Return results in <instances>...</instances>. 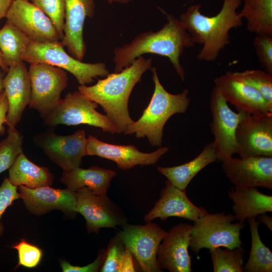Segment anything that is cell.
I'll return each mask as SVG.
<instances>
[{
	"mask_svg": "<svg viewBox=\"0 0 272 272\" xmlns=\"http://www.w3.org/2000/svg\"><path fill=\"white\" fill-rule=\"evenodd\" d=\"M159 9L166 15L167 22L157 31L141 33L130 43L115 47L113 51L114 72H119L138 57L151 53L167 57L181 80L185 82V72L180 57L185 48L195 44L179 19Z\"/></svg>",
	"mask_w": 272,
	"mask_h": 272,
	"instance_id": "obj_1",
	"label": "cell"
},
{
	"mask_svg": "<svg viewBox=\"0 0 272 272\" xmlns=\"http://www.w3.org/2000/svg\"><path fill=\"white\" fill-rule=\"evenodd\" d=\"M152 64L151 58L146 59L140 56L120 72L109 73L94 85H80L78 90L102 107L107 117L116 126L117 133H124L134 122L128 111L129 96L143 75L152 69Z\"/></svg>",
	"mask_w": 272,
	"mask_h": 272,
	"instance_id": "obj_2",
	"label": "cell"
},
{
	"mask_svg": "<svg viewBox=\"0 0 272 272\" xmlns=\"http://www.w3.org/2000/svg\"><path fill=\"white\" fill-rule=\"evenodd\" d=\"M241 4V0H223L220 12L210 17L200 13V4L192 5L180 15L179 19L194 43L202 45L196 55L197 59L214 61L230 43V31L243 25V18L237 12Z\"/></svg>",
	"mask_w": 272,
	"mask_h": 272,
	"instance_id": "obj_3",
	"label": "cell"
},
{
	"mask_svg": "<svg viewBox=\"0 0 272 272\" xmlns=\"http://www.w3.org/2000/svg\"><path fill=\"white\" fill-rule=\"evenodd\" d=\"M151 70L155 88L150 102L141 117L124 134H134L138 138L147 137L152 146L160 147L166 122L174 114L185 113L190 100L188 89L177 94L167 92L159 81L156 69Z\"/></svg>",
	"mask_w": 272,
	"mask_h": 272,
	"instance_id": "obj_4",
	"label": "cell"
},
{
	"mask_svg": "<svg viewBox=\"0 0 272 272\" xmlns=\"http://www.w3.org/2000/svg\"><path fill=\"white\" fill-rule=\"evenodd\" d=\"M236 220L234 215L207 213L193 222L190 232L189 247L197 256L202 248L217 247L233 249L242 244L240 232L244 222L232 223Z\"/></svg>",
	"mask_w": 272,
	"mask_h": 272,
	"instance_id": "obj_5",
	"label": "cell"
},
{
	"mask_svg": "<svg viewBox=\"0 0 272 272\" xmlns=\"http://www.w3.org/2000/svg\"><path fill=\"white\" fill-rule=\"evenodd\" d=\"M23 61L30 63H43L63 69L71 73L80 85H87L97 77H105L109 73L102 62L86 63L67 53L61 41L47 43L32 42Z\"/></svg>",
	"mask_w": 272,
	"mask_h": 272,
	"instance_id": "obj_6",
	"label": "cell"
},
{
	"mask_svg": "<svg viewBox=\"0 0 272 272\" xmlns=\"http://www.w3.org/2000/svg\"><path fill=\"white\" fill-rule=\"evenodd\" d=\"M98 106L79 90L70 92L52 110L42 117L43 123L52 127L58 124H87L100 128L104 132L117 133L116 126L107 116L96 110Z\"/></svg>",
	"mask_w": 272,
	"mask_h": 272,
	"instance_id": "obj_7",
	"label": "cell"
},
{
	"mask_svg": "<svg viewBox=\"0 0 272 272\" xmlns=\"http://www.w3.org/2000/svg\"><path fill=\"white\" fill-rule=\"evenodd\" d=\"M28 73L31 93L29 107L43 117L61 101V93L67 86L65 71L43 63H30Z\"/></svg>",
	"mask_w": 272,
	"mask_h": 272,
	"instance_id": "obj_8",
	"label": "cell"
},
{
	"mask_svg": "<svg viewBox=\"0 0 272 272\" xmlns=\"http://www.w3.org/2000/svg\"><path fill=\"white\" fill-rule=\"evenodd\" d=\"M117 235L137 260L144 272H160L157 254L159 246L167 234L160 226L147 222L145 225L122 226Z\"/></svg>",
	"mask_w": 272,
	"mask_h": 272,
	"instance_id": "obj_9",
	"label": "cell"
},
{
	"mask_svg": "<svg viewBox=\"0 0 272 272\" xmlns=\"http://www.w3.org/2000/svg\"><path fill=\"white\" fill-rule=\"evenodd\" d=\"M50 127L33 138L34 144L63 170L79 167L87 155V138L83 129L72 134L58 135Z\"/></svg>",
	"mask_w": 272,
	"mask_h": 272,
	"instance_id": "obj_10",
	"label": "cell"
},
{
	"mask_svg": "<svg viewBox=\"0 0 272 272\" xmlns=\"http://www.w3.org/2000/svg\"><path fill=\"white\" fill-rule=\"evenodd\" d=\"M210 107L213 142L218 161L222 162L237 154L235 131L239 122L247 113L233 111L215 87L211 94Z\"/></svg>",
	"mask_w": 272,
	"mask_h": 272,
	"instance_id": "obj_11",
	"label": "cell"
},
{
	"mask_svg": "<svg viewBox=\"0 0 272 272\" xmlns=\"http://www.w3.org/2000/svg\"><path fill=\"white\" fill-rule=\"evenodd\" d=\"M240 157H272V113L246 114L235 131Z\"/></svg>",
	"mask_w": 272,
	"mask_h": 272,
	"instance_id": "obj_12",
	"label": "cell"
},
{
	"mask_svg": "<svg viewBox=\"0 0 272 272\" xmlns=\"http://www.w3.org/2000/svg\"><path fill=\"white\" fill-rule=\"evenodd\" d=\"M76 212L86 219L88 233L102 228H114L126 224V219L106 194L97 195L87 187L75 191Z\"/></svg>",
	"mask_w": 272,
	"mask_h": 272,
	"instance_id": "obj_13",
	"label": "cell"
},
{
	"mask_svg": "<svg viewBox=\"0 0 272 272\" xmlns=\"http://www.w3.org/2000/svg\"><path fill=\"white\" fill-rule=\"evenodd\" d=\"M6 18L32 42L61 40L51 20L30 1L14 0Z\"/></svg>",
	"mask_w": 272,
	"mask_h": 272,
	"instance_id": "obj_14",
	"label": "cell"
},
{
	"mask_svg": "<svg viewBox=\"0 0 272 272\" xmlns=\"http://www.w3.org/2000/svg\"><path fill=\"white\" fill-rule=\"evenodd\" d=\"M214 83L227 102L233 105L238 111L252 115L272 113V104L234 72H226L215 78Z\"/></svg>",
	"mask_w": 272,
	"mask_h": 272,
	"instance_id": "obj_15",
	"label": "cell"
},
{
	"mask_svg": "<svg viewBox=\"0 0 272 272\" xmlns=\"http://www.w3.org/2000/svg\"><path fill=\"white\" fill-rule=\"evenodd\" d=\"M222 163L223 171L235 187L272 189V157H232Z\"/></svg>",
	"mask_w": 272,
	"mask_h": 272,
	"instance_id": "obj_16",
	"label": "cell"
},
{
	"mask_svg": "<svg viewBox=\"0 0 272 272\" xmlns=\"http://www.w3.org/2000/svg\"><path fill=\"white\" fill-rule=\"evenodd\" d=\"M192 225L180 223L173 226L160 243L157 254L159 268L170 272H191L188 252Z\"/></svg>",
	"mask_w": 272,
	"mask_h": 272,
	"instance_id": "obj_17",
	"label": "cell"
},
{
	"mask_svg": "<svg viewBox=\"0 0 272 272\" xmlns=\"http://www.w3.org/2000/svg\"><path fill=\"white\" fill-rule=\"evenodd\" d=\"M87 155L97 156L115 162L120 169L127 170L137 165L156 163L169 151L160 147L151 153L140 152L133 145H117L103 142L93 135L87 138Z\"/></svg>",
	"mask_w": 272,
	"mask_h": 272,
	"instance_id": "obj_18",
	"label": "cell"
},
{
	"mask_svg": "<svg viewBox=\"0 0 272 272\" xmlns=\"http://www.w3.org/2000/svg\"><path fill=\"white\" fill-rule=\"evenodd\" d=\"M65 12L63 36L61 43L70 54L83 61L86 52L84 27L87 18L94 16V0H65Z\"/></svg>",
	"mask_w": 272,
	"mask_h": 272,
	"instance_id": "obj_19",
	"label": "cell"
},
{
	"mask_svg": "<svg viewBox=\"0 0 272 272\" xmlns=\"http://www.w3.org/2000/svg\"><path fill=\"white\" fill-rule=\"evenodd\" d=\"M159 199L145 216L147 222L159 218L165 220L171 217L183 218L194 222L208 213L206 209L198 207L188 198L186 190H181L167 180Z\"/></svg>",
	"mask_w": 272,
	"mask_h": 272,
	"instance_id": "obj_20",
	"label": "cell"
},
{
	"mask_svg": "<svg viewBox=\"0 0 272 272\" xmlns=\"http://www.w3.org/2000/svg\"><path fill=\"white\" fill-rule=\"evenodd\" d=\"M18 189L26 208L34 215H43L54 210L67 214L76 213L75 192L67 188L56 189L49 186L29 188L21 185Z\"/></svg>",
	"mask_w": 272,
	"mask_h": 272,
	"instance_id": "obj_21",
	"label": "cell"
},
{
	"mask_svg": "<svg viewBox=\"0 0 272 272\" xmlns=\"http://www.w3.org/2000/svg\"><path fill=\"white\" fill-rule=\"evenodd\" d=\"M3 81L4 91L8 101L6 123L9 127H15L23 113L29 105L31 93L28 70L24 61L9 67Z\"/></svg>",
	"mask_w": 272,
	"mask_h": 272,
	"instance_id": "obj_22",
	"label": "cell"
},
{
	"mask_svg": "<svg viewBox=\"0 0 272 272\" xmlns=\"http://www.w3.org/2000/svg\"><path fill=\"white\" fill-rule=\"evenodd\" d=\"M228 196L232 200L234 215L238 222L272 212L271 195L260 192L257 187L232 188Z\"/></svg>",
	"mask_w": 272,
	"mask_h": 272,
	"instance_id": "obj_23",
	"label": "cell"
},
{
	"mask_svg": "<svg viewBox=\"0 0 272 272\" xmlns=\"http://www.w3.org/2000/svg\"><path fill=\"white\" fill-rule=\"evenodd\" d=\"M116 175L114 171L97 166L84 169L77 167L62 172L60 181L75 192L87 187L97 195L106 194L111 180Z\"/></svg>",
	"mask_w": 272,
	"mask_h": 272,
	"instance_id": "obj_24",
	"label": "cell"
},
{
	"mask_svg": "<svg viewBox=\"0 0 272 272\" xmlns=\"http://www.w3.org/2000/svg\"><path fill=\"white\" fill-rule=\"evenodd\" d=\"M217 160L218 158L213 141L205 145L200 154L192 160L173 167H158L157 170L175 187L185 190L191 180L200 170Z\"/></svg>",
	"mask_w": 272,
	"mask_h": 272,
	"instance_id": "obj_25",
	"label": "cell"
},
{
	"mask_svg": "<svg viewBox=\"0 0 272 272\" xmlns=\"http://www.w3.org/2000/svg\"><path fill=\"white\" fill-rule=\"evenodd\" d=\"M9 181L13 185L36 188L49 186L54 177L48 168L36 165L25 155L20 154L9 169Z\"/></svg>",
	"mask_w": 272,
	"mask_h": 272,
	"instance_id": "obj_26",
	"label": "cell"
},
{
	"mask_svg": "<svg viewBox=\"0 0 272 272\" xmlns=\"http://www.w3.org/2000/svg\"><path fill=\"white\" fill-rule=\"evenodd\" d=\"M32 42L19 29L7 20L0 29V51L9 67L24 61V56Z\"/></svg>",
	"mask_w": 272,
	"mask_h": 272,
	"instance_id": "obj_27",
	"label": "cell"
},
{
	"mask_svg": "<svg viewBox=\"0 0 272 272\" xmlns=\"http://www.w3.org/2000/svg\"><path fill=\"white\" fill-rule=\"evenodd\" d=\"M239 13L247 20L248 31L256 35H272V0H243Z\"/></svg>",
	"mask_w": 272,
	"mask_h": 272,
	"instance_id": "obj_28",
	"label": "cell"
},
{
	"mask_svg": "<svg viewBox=\"0 0 272 272\" xmlns=\"http://www.w3.org/2000/svg\"><path fill=\"white\" fill-rule=\"evenodd\" d=\"M251 237L249 258L243 266L245 272H271L272 252L261 241L258 232L259 222L256 218L248 219Z\"/></svg>",
	"mask_w": 272,
	"mask_h": 272,
	"instance_id": "obj_29",
	"label": "cell"
},
{
	"mask_svg": "<svg viewBox=\"0 0 272 272\" xmlns=\"http://www.w3.org/2000/svg\"><path fill=\"white\" fill-rule=\"evenodd\" d=\"M244 249L241 245L233 249L217 247L210 249L214 272H243Z\"/></svg>",
	"mask_w": 272,
	"mask_h": 272,
	"instance_id": "obj_30",
	"label": "cell"
},
{
	"mask_svg": "<svg viewBox=\"0 0 272 272\" xmlns=\"http://www.w3.org/2000/svg\"><path fill=\"white\" fill-rule=\"evenodd\" d=\"M7 137L0 141V174L9 169L23 152V137L15 127H9Z\"/></svg>",
	"mask_w": 272,
	"mask_h": 272,
	"instance_id": "obj_31",
	"label": "cell"
},
{
	"mask_svg": "<svg viewBox=\"0 0 272 272\" xmlns=\"http://www.w3.org/2000/svg\"><path fill=\"white\" fill-rule=\"evenodd\" d=\"M244 82L258 91L272 104V75L260 70H246L234 72Z\"/></svg>",
	"mask_w": 272,
	"mask_h": 272,
	"instance_id": "obj_32",
	"label": "cell"
},
{
	"mask_svg": "<svg viewBox=\"0 0 272 272\" xmlns=\"http://www.w3.org/2000/svg\"><path fill=\"white\" fill-rule=\"evenodd\" d=\"M30 1L51 20L62 39L65 20V0H30Z\"/></svg>",
	"mask_w": 272,
	"mask_h": 272,
	"instance_id": "obj_33",
	"label": "cell"
},
{
	"mask_svg": "<svg viewBox=\"0 0 272 272\" xmlns=\"http://www.w3.org/2000/svg\"><path fill=\"white\" fill-rule=\"evenodd\" d=\"M18 252V263L16 268L19 266L31 268L36 267L40 262L43 251L39 247L32 244L25 239L12 246Z\"/></svg>",
	"mask_w": 272,
	"mask_h": 272,
	"instance_id": "obj_34",
	"label": "cell"
},
{
	"mask_svg": "<svg viewBox=\"0 0 272 272\" xmlns=\"http://www.w3.org/2000/svg\"><path fill=\"white\" fill-rule=\"evenodd\" d=\"M125 249L124 244L117 235L111 240L106 250L105 258L100 271L118 272Z\"/></svg>",
	"mask_w": 272,
	"mask_h": 272,
	"instance_id": "obj_35",
	"label": "cell"
},
{
	"mask_svg": "<svg viewBox=\"0 0 272 272\" xmlns=\"http://www.w3.org/2000/svg\"><path fill=\"white\" fill-rule=\"evenodd\" d=\"M253 45L261 65L272 75V35H256Z\"/></svg>",
	"mask_w": 272,
	"mask_h": 272,
	"instance_id": "obj_36",
	"label": "cell"
},
{
	"mask_svg": "<svg viewBox=\"0 0 272 272\" xmlns=\"http://www.w3.org/2000/svg\"><path fill=\"white\" fill-rule=\"evenodd\" d=\"M20 198L21 195L18 191V186L11 183L8 178H5L0 186V237L4 230L1 223V218L6 209Z\"/></svg>",
	"mask_w": 272,
	"mask_h": 272,
	"instance_id": "obj_37",
	"label": "cell"
},
{
	"mask_svg": "<svg viewBox=\"0 0 272 272\" xmlns=\"http://www.w3.org/2000/svg\"><path fill=\"white\" fill-rule=\"evenodd\" d=\"M106 250L101 251L96 259L85 266L73 265L64 260L60 262V266L63 272H96L102 266L105 258Z\"/></svg>",
	"mask_w": 272,
	"mask_h": 272,
	"instance_id": "obj_38",
	"label": "cell"
},
{
	"mask_svg": "<svg viewBox=\"0 0 272 272\" xmlns=\"http://www.w3.org/2000/svg\"><path fill=\"white\" fill-rule=\"evenodd\" d=\"M135 271L133 261V255L131 252L125 248L118 272H133Z\"/></svg>",
	"mask_w": 272,
	"mask_h": 272,
	"instance_id": "obj_39",
	"label": "cell"
},
{
	"mask_svg": "<svg viewBox=\"0 0 272 272\" xmlns=\"http://www.w3.org/2000/svg\"><path fill=\"white\" fill-rule=\"evenodd\" d=\"M8 110V101L3 91L0 93V134H3L5 132L4 124L6 123Z\"/></svg>",
	"mask_w": 272,
	"mask_h": 272,
	"instance_id": "obj_40",
	"label": "cell"
},
{
	"mask_svg": "<svg viewBox=\"0 0 272 272\" xmlns=\"http://www.w3.org/2000/svg\"><path fill=\"white\" fill-rule=\"evenodd\" d=\"M14 0H0V20L6 18Z\"/></svg>",
	"mask_w": 272,
	"mask_h": 272,
	"instance_id": "obj_41",
	"label": "cell"
},
{
	"mask_svg": "<svg viewBox=\"0 0 272 272\" xmlns=\"http://www.w3.org/2000/svg\"><path fill=\"white\" fill-rule=\"evenodd\" d=\"M258 219L260 222L264 224L267 228L272 231V218L268 215L266 213L258 215Z\"/></svg>",
	"mask_w": 272,
	"mask_h": 272,
	"instance_id": "obj_42",
	"label": "cell"
},
{
	"mask_svg": "<svg viewBox=\"0 0 272 272\" xmlns=\"http://www.w3.org/2000/svg\"><path fill=\"white\" fill-rule=\"evenodd\" d=\"M0 67L5 72H7L9 67L6 64L4 59L2 53L0 51Z\"/></svg>",
	"mask_w": 272,
	"mask_h": 272,
	"instance_id": "obj_43",
	"label": "cell"
},
{
	"mask_svg": "<svg viewBox=\"0 0 272 272\" xmlns=\"http://www.w3.org/2000/svg\"><path fill=\"white\" fill-rule=\"evenodd\" d=\"M133 0H106L108 3L109 4H112L114 3H121V4H127Z\"/></svg>",
	"mask_w": 272,
	"mask_h": 272,
	"instance_id": "obj_44",
	"label": "cell"
},
{
	"mask_svg": "<svg viewBox=\"0 0 272 272\" xmlns=\"http://www.w3.org/2000/svg\"><path fill=\"white\" fill-rule=\"evenodd\" d=\"M3 77L0 73V93L4 91L3 86Z\"/></svg>",
	"mask_w": 272,
	"mask_h": 272,
	"instance_id": "obj_45",
	"label": "cell"
},
{
	"mask_svg": "<svg viewBox=\"0 0 272 272\" xmlns=\"http://www.w3.org/2000/svg\"><path fill=\"white\" fill-rule=\"evenodd\" d=\"M22 1H30V0H22Z\"/></svg>",
	"mask_w": 272,
	"mask_h": 272,
	"instance_id": "obj_46",
	"label": "cell"
}]
</instances>
